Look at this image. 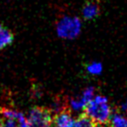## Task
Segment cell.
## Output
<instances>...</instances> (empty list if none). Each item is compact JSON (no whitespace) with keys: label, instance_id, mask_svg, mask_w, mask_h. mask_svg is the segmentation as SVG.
<instances>
[{"label":"cell","instance_id":"6da1fadb","mask_svg":"<svg viewBox=\"0 0 127 127\" xmlns=\"http://www.w3.org/2000/svg\"><path fill=\"white\" fill-rule=\"evenodd\" d=\"M85 114L96 124H107L111 117V108L108 98L103 95H96L89 101L85 108Z\"/></svg>","mask_w":127,"mask_h":127},{"label":"cell","instance_id":"7a4b0ae2","mask_svg":"<svg viewBox=\"0 0 127 127\" xmlns=\"http://www.w3.org/2000/svg\"><path fill=\"white\" fill-rule=\"evenodd\" d=\"M83 24L80 18L76 16L66 15L57 21L56 32L60 38L64 40H73L80 35Z\"/></svg>","mask_w":127,"mask_h":127},{"label":"cell","instance_id":"3957f363","mask_svg":"<svg viewBox=\"0 0 127 127\" xmlns=\"http://www.w3.org/2000/svg\"><path fill=\"white\" fill-rule=\"evenodd\" d=\"M27 122L31 127H51L53 123V115L50 109L33 107L29 110Z\"/></svg>","mask_w":127,"mask_h":127},{"label":"cell","instance_id":"277c9868","mask_svg":"<svg viewBox=\"0 0 127 127\" xmlns=\"http://www.w3.org/2000/svg\"><path fill=\"white\" fill-rule=\"evenodd\" d=\"M94 92H95L94 87H87L83 92L81 96H79L77 98L71 99V101H70L71 108L76 111L84 109L89 103V101L94 97Z\"/></svg>","mask_w":127,"mask_h":127},{"label":"cell","instance_id":"5b68a950","mask_svg":"<svg viewBox=\"0 0 127 127\" xmlns=\"http://www.w3.org/2000/svg\"><path fill=\"white\" fill-rule=\"evenodd\" d=\"M74 122L71 111L66 108L54 115L52 125L54 127H73Z\"/></svg>","mask_w":127,"mask_h":127},{"label":"cell","instance_id":"8992f818","mask_svg":"<svg viewBox=\"0 0 127 127\" xmlns=\"http://www.w3.org/2000/svg\"><path fill=\"white\" fill-rule=\"evenodd\" d=\"M99 14V7L95 2H88L85 4L82 9V16L86 21L95 19Z\"/></svg>","mask_w":127,"mask_h":127},{"label":"cell","instance_id":"52a82bcc","mask_svg":"<svg viewBox=\"0 0 127 127\" xmlns=\"http://www.w3.org/2000/svg\"><path fill=\"white\" fill-rule=\"evenodd\" d=\"M13 33L4 25L0 24V50L9 46L13 42Z\"/></svg>","mask_w":127,"mask_h":127},{"label":"cell","instance_id":"ba28073f","mask_svg":"<svg viewBox=\"0 0 127 127\" xmlns=\"http://www.w3.org/2000/svg\"><path fill=\"white\" fill-rule=\"evenodd\" d=\"M73 127H96V124L85 113H83L74 122Z\"/></svg>","mask_w":127,"mask_h":127},{"label":"cell","instance_id":"9c48e42d","mask_svg":"<svg viewBox=\"0 0 127 127\" xmlns=\"http://www.w3.org/2000/svg\"><path fill=\"white\" fill-rule=\"evenodd\" d=\"M109 127H127V118L123 115L114 113L109 121Z\"/></svg>","mask_w":127,"mask_h":127},{"label":"cell","instance_id":"30bf717a","mask_svg":"<svg viewBox=\"0 0 127 127\" xmlns=\"http://www.w3.org/2000/svg\"><path fill=\"white\" fill-rule=\"evenodd\" d=\"M0 127H20V124L14 118H8L0 114Z\"/></svg>","mask_w":127,"mask_h":127},{"label":"cell","instance_id":"8fae6325","mask_svg":"<svg viewBox=\"0 0 127 127\" xmlns=\"http://www.w3.org/2000/svg\"><path fill=\"white\" fill-rule=\"evenodd\" d=\"M86 70L92 75H98L102 72V64L100 62H97V61H94V62H91L90 64L87 65Z\"/></svg>","mask_w":127,"mask_h":127},{"label":"cell","instance_id":"7c38bea8","mask_svg":"<svg viewBox=\"0 0 127 127\" xmlns=\"http://www.w3.org/2000/svg\"><path fill=\"white\" fill-rule=\"evenodd\" d=\"M96 127H109V124H96Z\"/></svg>","mask_w":127,"mask_h":127},{"label":"cell","instance_id":"4fadbf2b","mask_svg":"<svg viewBox=\"0 0 127 127\" xmlns=\"http://www.w3.org/2000/svg\"><path fill=\"white\" fill-rule=\"evenodd\" d=\"M123 109H124V111H126V112H127V100H126V102L123 105Z\"/></svg>","mask_w":127,"mask_h":127}]
</instances>
